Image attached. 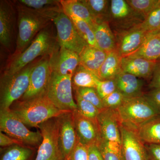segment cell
Listing matches in <instances>:
<instances>
[{
	"label": "cell",
	"instance_id": "f35d334b",
	"mask_svg": "<svg viewBox=\"0 0 160 160\" xmlns=\"http://www.w3.org/2000/svg\"><path fill=\"white\" fill-rule=\"evenodd\" d=\"M67 160H88L87 146L78 143Z\"/></svg>",
	"mask_w": 160,
	"mask_h": 160
},
{
	"label": "cell",
	"instance_id": "ffe728a7",
	"mask_svg": "<svg viewBox=\"0 0 160 160\" xmlns=\"http://www.w3.org/2000/svg\"><path fill=\"white\" fill-rule=\"evenodd\" d=\"M117 89L126 99L139 97L144 95L142 80L133 75L122 71L114 78Z\"/></svg>",
	"mask_w": 160,
	"mask_h": 160
},
{
	"label": "cell",
	"instance_id": "83f0119b",
	"mask_svg": "<svg viewBox=\"0 0 160 160\" xmlns=\"http://www.w3.org/2000/svg\"><path fill=\"white\" fill-rule=\"evenodd\" d=\"M94 19L95 22L106 21L109 22L110 18V1L109 0H81Z\"/></svg>",
	"mask_w": 160,
	"mask_h": 160
},
{
	"label": "cell",
	"instance_id": "836d02e7",
	"mask_svg": "<svg viewBox=\"0 0 160 160\" xmlns=\"http://www.w3.org/2000/svg\"><path fill=\"white\" fill-rule=\"evenodd\" d=\"M135 11L145 19L160 3V0H126Z\"/></svg>",
	"mask_w": 160,
	"mask_h": 160
},
{
	"label": "cell",
	"instance_id": "9a60e30c",
	"mask_svg": "<svg viewBox=\"0 0 160 160\" xmlns=\"http://www.w3.org/2000/svg\"><path fill=\"white\" fill-rule=\"evenodd\" d=\"M72 116L78 142L87 147L98 144L102 138L97 120L83 116L77 109L72 111Z\"/></svg>",
	"mask_w": 160,
	"mask_h": 160
},
{
	"label": "cell",
	"instance_id": "d590c367",
	"mask_svg": "<svg viewBox=\"0 0 160 160\" xmlns=\"http://www.w3.org/2000/svg\"><path fill=\"white\" fill-rule=\"evenodd\" d=\"M76 92L83 99L93 104L100 110L105 109L103 106L102 100L98 94L96 88H75Z\"/></svg>",
	"mask_w": 160,
	"mask_h": 160
},
{
	"label": "cell",
	"instance_id": "d6986e66",
	"mask_svg": "<svg viewBox=\"0 0 160 160\" xmlns=\"http://www.w3.org/2000/svg\"><path fill=\"white\" fill-rule=\"evenodd\" d=\"M157 63V61L129 56L122 58V70L140 78L151 79Z\"/></svg>",
	"mask_w": 160,
	"mask_h": 160
},
{
	"label": "cell",
	"instance_id": "e0dca14e",
	"mask_svg": "<svg viewBox=\"0 0 160 160\" xmlns=\"http://www.w3.org/2000/svg\"><path fill=\"white\" fill-rule=\"evenodd\" d=\"M97 121L102 139L122 144L121 122L116 109L105 108L100 112Z\"/></svg>",
	"mask_w": 160,
	"mask_h": 160
},
{
	"label": "cell",
	"instance_id": "44dd1931",
	"mask_svg": "<svg viewBox=\"0 0 160 160\" xmlns=\"http://www.w3.org/2000/svg\"><path fill=\"white\" fill-rule=\"evenodd\" d=\"M92 29L98 48L107 52L116 49L115 36L108 22H96Z\"/></svg>",
	"mask_w": 160,
	"mask_h": 160
},
{
	"label": "cell",
	"instance_id": "5b68a950",
	"mask_svg": "<svg viewBox=\"0 0 160 160\" xmlns=\"http://www.w3.org/2000/svg\"><path fill=\"white\" fill-rule=\"evenodd\" d=\"M116 110L121 124L134 131L149 120L160 116L144 95L126 99Z\"/></svg>",
	"mask_w": 160,
	"mask_h": 160
},
{
	"label": "cell",
	"instance_id": "277c9868",
	"mask_svg": "<svg viewBox=\"0 0 160 160\" xmlns=\"http://www.w3.org/2000/svg\"><path fill=\"white\" fill-rule=\"evenodd\" d=\"M32 62L11 74H3L0 81V110L10 109L20 99L29 87L30 74L37 62Z\"/></svg>",
	"mask_w": 160,
	"mask_h": 160
},
{
	"label": "cell",
	"instance_id": "8fae6325",
	"mask_svg": "<svg viewBox=\"0 0 160 160\" xmlns=\"http://www.w3.org/2000/svg\"><path fill=\"white\" fill-rule=\"evenodd\" d=\"M52 70L49 56H46L38 61L30 74L29 87L21 101L30 99L46 92Z\"/></svg>",
	"mask_w": 160,
	"mask_h": 160
},
{
	"label": "cell",
	"instance_id": "7bdbcfd3",
	"mask_svg": "<svg viewBox=\"0 0 160 160\" xmlns=\"http://www.w3.org/2000/svg\"><path fill=\"white\" fill-rule=\"evenodd\" d=\"M15 145H24L18 140L10 137L0 131V146L2 147H9Z\"/></svg>",
	"mask_w": 160,
	"mask_h": 160
},
{
	"label": "cell",
	"instance_id": "d4e9b609",
	"mask_svg": "<svg viewBox=\"0 0 160 160\" xmlns=\"http://www.w3.org/2000/svg\"><path fill=\"white\" fill-rule=\"evenodd\" d=\"M135 131L144 144H160V116L144 123Z\"/></svg>",
	"mask_w": 160,
	"mask_h": 160
},
{
	"label": "cell",
	"instance_id": "ba28073f",
	"mask_svg": "<svg viewBox=\"0 0 160 160\" xmlns=\"http://www.w3.org/2000/svg\"><path fill=\"white\" fill-rule=\"evenodd\" d=\"M38 128L42 140L35 160H66L60 149L57 118L44 122Z\"/></svg>",
	"mask_w": 160,
	"mask_h": 160
},
{
	"label": "cell",
	"instance_id": "30bf717a",
	"mask_svg": "<svg viewBox=\"0 0 160 160\" xmlns=\"http://www.w3.org/2000/svg\"><path fill=\"white\" fill-rule=\"evenodd\" d=\"M52 22L56 27L60 47L80 55L88 44L80 36L71 18L62 11L56 16Z\"/></svg>",
	"mask_w": 160,
	"mask_h": 160
},
{
	"label": "cell",
	"instance_id": "5bb4252c",
	"mask_svg": "<svg viewBox=\"0 0 160 160\" xmlns=\"http://www.w3.org/2000/svg\"><path fill=\"white\" fill-rule=\"evenodd\" d=\"M148 32L138 26L114 33L116 40V50L120 56H129L137 51L142 45Z\"/></svg>",
	"mask_w": 160,
	"mask_h": 160
},
{
	"label": "cell",
	"instance_id": "ee69618b",
	"mask_svg": "<svg viewBox=\"0 0 160 160\" xmlns=\"http://www.w3.org/2000/svg\"><path fill=\"white\" fill-rule=\"evenodd\" d=\"M149 86L152 89L160 88V60L157 61Z\"/></svg>",
	"mask_w": 160,
	"mask_h": 160
},
{
	"label": "cell",
	"instance_id": "52a82bcc",
	"mask_svg": "<svg viewBox=\"0 0 160 160\" xmlns=\"http://www.w3.org/2000/svg\"><path fill=\"white\" fill-rule=\"evenodd\" d=\"M72 77L61 75L52 72L46 95L60 110L72 112L77 109L72 96Z\"/></svg>",
	"mask_w": 160,
	"mask_h": 160
},
{
	"label": "cell",
	"instance_id": "60d3db41",
	"mask_svg": "<svg viewBox=\"0 0 160 160\" xmlns=\"http://www.w3.org/2000/svg\"><path fill=\"white\" fill-rule=\"evenodd\" d=\"M88 160H104L97 144H92L87 147Z\"/></svg>",
	"mask_w": 160,
	"mask_h": 160
},
{
	"label": "cell",
	"instance_id": "e575fe53",
	"mask_svg": "<svg viewBox=\"0 0 160 160\" xmlns=\"http://www.w3.org/2000/svg\"><path fill=\"white\" fill-rule=\"evenodd\" d=\"M139 26L148 32L160 30V3L147 15Z\"/></svg>",
	"mask_w": 160,
	"mask_h": 160
},
{
	"label": "cell",
	"instance_id": "484cf974",
	"mask_svg": "<svg viewBox=\"0 0 160 160\" xmlns=\"http://www.w3.org/2000/svg\"><path fill=\"white\" fill-rule=\"evenodd\" d=\"M15 2L21 6L54 18L58 13L63 11L60 1L58 0H18Z\"/></svg>",
	"mask_w": 160,
	"mask_h": 160
},
{
	"label": "cell",
	"instance_id": "cb8c5ba5",
	"mask_svg": "<svg viewBox=\"0 0 160 160\" xmlns=\"http://www.w3.org/2000/svg\"><path fill=\"white\" fill-rule=\"evenodd\" d=\"M122 71V57L116 49L108 52L97 76L101 80L113 79Z\"/></svg>",
	"mask_w": 160,
	"mask_h": 160
},
{
	"label": "cell",
	"instance_id": "74e56055",
	"mask_svg": "<svg viewBox=\"0 0 160 160\" xmlns=\"http://www.w3.org/2000/svg\"><path fill=\"white\" fill-rule=\"evenodd\" d=\"M97 91L102 100L108 96L117 89L114 79L100 80L97 85Z\"/></svg>",
	"mask_w": 160,
	"mask_h": 160
},
{
	"label": "cell",
	"instance_id": "ab89813d",
	"mask_svg": "<svg viewBox=\"0 0 160 160\" xmlns=\"http://www.w3.org/2000/svg\"><path fill=\"white\" fill-rule=\"evenodd\" d=\"M144 96L160 115V88L152 89Z\"/></svg>",
	"mask_w": 160,
	"mask_h": 160
},
{
	"label": "cell",
	"instance_id": "4fadbf2b",
	"mask_svg": "<svg viewBox=\"0 0 160 160\" xmlns=\"http://www.w3.org/2000/svg\"><path fill=\"white\" fill-rule=\"evenodd\" d=\"M122 151L125 160H149L145 144L134 130L121 124Z\"/></svg>",
	"mask_w": 160,
	"mask_h": 160
},
{
	"label": "cell",
	"instance_id": "f546056e",
	"mask_svg": "<svg viewBox=\"0 0 160 160\" xmlns=\"http://www.w3.org/2000/svg\"><path fill=\"white\" fill-rule=\"evenodd\" d=\"M97 145L104 160H125L120 143L101 139Z\"/></svg>",
	"mask_w": 160,
	"mask_h": 160
},
{
	"label": "cell",
	"instance_id": "9c48e42d",
	"mask_svg": "<svg viewBox=\"0 0 160 160\" xmlns=\"http://www.w3.org/2000/svg\"><path fill=\"white\" fill-rule=\"evenodd\" d=\"M144 18L129 6L126 0H111L109 24L113 33L139 26Z\"/></svg>",
	"mask_w": 160,
	"mask_h": 160
},
{
	"label": "cell",
	"instance_id": "8d00e7d4",
	"mask_svg": "<svg viewBox=\"0 0 160 160\" xmlns=\"http://www.w3.org/2000/svg\"><path fill=\"white\" fill-rule=\"evenodd\" d=\"M126 98L117 89L102 99L104 108L117 109L125 102Z\"/></svg>",
	"mask_w": 160,
	"mask_h": 160
},
{
	"label": "cell",
	"instance_id": "2e32d148",
	"mask_svg": "<svg viewBox=\"0 0 160 160\" xmlns=\"http://www.w3.org/2000/svg\"><path fill=\"white\" fill-rule=\"evenodd\" d=\"M80 62L79 55L63 47L49 56L52 72L61 75H73Z\"/></svg>",
	"mask_w": 160,
	"mask_h": 160
},
{
	"label": "cell",
	"instance_id": "f1b7e54d",
	"mask_svg": "<svg viewBox=\"0 0 160 160\" xmlns=\"http://www.w3.org/2000/svg\"><path fill=\"white\" fill-rule=\"evenodd\" d=\"M100 80L96 74L80 65L72 75V84L75 88H96Z\"/></svg>",
	"mask_w": 160,
	"mask_h": 160
},
{
	"label": "cell",
	"instance_id": "603a6c76",
	"mask_svg": "<svg viewBox=\"0 0 160 160\" xmlns=\"http://www.w3.org/2000/svg\"><path fill=\"white\" fill-rule=\"evenodd\" d=\"M108 52L96 47L87 46L79 56L82 65L97 75L98 72L106 59Z\"/></svg>",
	"mask_w": 160,
	"mask_h": 160
},
{
	"label": "cell",
	"instance_id": "b9f144b4",
	"mask_svg": "<svg viewBox=\"0 0 160 160\" xmlns=\"http://www.w3.org/2000/svg\"><path fill=\"white\" fill-rule=\"evenodd\" d=\"M149 160H160V144H145Z\"/></svg>",
	"mask_w": 160,
	"mask_h": 160
},
{
	"label": "cell",
	"instance_id": "d6a6232c",
	"mask_svg": "<svg viewBox=\"0 0 160 160\" xmlns=\"http://www.w3.org/2000/svg\"><path fill=\"white\" fill-rule=\"evenodd\" d=\"M75 99L76 101V103L77 105V110L80 114L88 118L97 120L102 110H100L88 101L83 99L76 92L75 93Z\"/></svg>",
	"mask_w": 160,
	"mask_h": 160
},
{
	"label": "cell",
	"instance_id": "6da1fadb",
	"mask_svg": "<svg viewBox=\"0 0 160 160\" xmlns=\"http://www.w3.org/2000/svg\"><path fill=\"white\" fill-rule=\"evenodd\" d=\"M15 102L12 111L26 126L38 127L42 123L68 112L58 109L46 95Z\"/></svg>",
	"mask_w": 160,
	"mask_h": 160
},
{
	"label": "cell",
	"instance_id": "7402d4cb",
	"mask_svg": "<svg viewBox=\"0 0 160 160\" xmlns=\"http://www.w3.org/2000/svg\"><path fill=\"white\" fill-rule=\"evenodd\" d=\"M130 56L149 61L160 60V30L148 32L139 49Z\"/></svg>",
	"mask_w": 160,
	"mask_h": 160
},
{
	"label": "cell",
	"instance_id": "ac0fdd59",
	"mask_svg": "<svg viewBox=\"0 0 160 160\" xmlns=\"http://www.w3.org/2000/svg\"><path fill=\"white\" fill-rule=\"evenodd\" d=\"M14 10L10 1H0V42L9 49L11 45L14 21Z\"/></svg>",
	"mask_w": 160,
	"mask_h": 160
},
{
	"label": "cell",
	"instance_id": "4dcf8cb0",
	"mask_svg": "<svg viewBox=\"0 0 160 160\" xmlns=\"http://www.w3.org/2000/svg\"><path fill=\"white\" fill-rule=\"evenodd\" d=\"M32 153L33 150L29 146L13 145L3 152L0 160H29Z\"/></svg>",
	"mask_w": 160,
	"mask_h": 160
},
{
	"label": "cell",
	"instance_id": "4316f807",
	"mask_svg": "<svg viewBox=\"0 0 160 160\" xmlns=\"http://www.w3.org/2000/svg\"><path fill=\"white\" fill-rule=\"evenodd\" d=\"M63 11L68 16H73L86 21L92 28L95 22L91 14L81 0L60 1Z\"/></svg>",
	"mask_w": 160,
	"mask_h": 160
},
{
	"label": "cell",
	"instance_id": "8992f818",
	"mask_svg": "<svg viewBox=\"0 0 160 160\" xmlns=\"http://www.w3.org/2000/svg\"><path fill=\"white\" fill-rule=\"evenodd\" d=\"M0 130L27 146H40L42 140L40 131L28 129L10 109L0 110Z\"/></svg>",
	"mask_w": 160,
	"mask_h": 160
},
{
	"label": "cell",
	"instance_id": "7a4b0ae2",
	"mask_svg": "<svg viewBox=\"0 0 160 160\" xmlns=\"http://www.w3.org/2000/svg\"><path fill=\"white\" fill-rule=\"evenodd\" d=\"M18 13V33L16 48L12 58L23 52L41 30L53 21L54 17L21 6L12 1Z\"/></svg>",
	"mask_w": 160,
	"mask_h": 160
},
{
	"label": "cell",
	"instance_id": "1f68e13d",
	"mask_svg": "<svg viewBox=\"0 0 160 160\" xmlns=\"http://www.w3.org/2000/svg\"><path fill=\"white\" fill-rule=\"evenodd\" d=\"M76 29L82 37L89 46L98 47L94 32L91 26L86 21L73 16H69Z\"/></svg>",
	"mask_w": 160,
	"mask_h": 160
},
{
	"label": "cell",
	"instance_id": "3957f363",
	"mask_svg": "<svg viewBox=\"0 0 160 160\" xmlns=\"http://www.w3.org/2000/svg\"><path fill=\"white\" fill-rule=\"evenodd\" d=\"M60 48L57 38L45 28L38 33L30 45L23 52L12 58L3 74L15 73L32 63L40 56H50Z\"/></svg>",
	"mask_w": 160,
	"mask_h": 160
},
{
	"label": "cell",
	"instance_id": "7c38bea8",
	"mask_svg": "<svg viewBox=\"0 0 160 160\" xmlns=\"http://www.w3.org/2000/svg\"><path fill=\"white\" fill-rule=\"evenodd\" d=\"M58 124L59 142L62 154L66 160L78 143L73 122L72 112L57 118Z\"/></svg>",
	"mask_w": 160,
	"mask_h": 160
}]
</instances>
